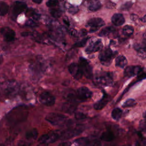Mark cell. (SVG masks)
<instances>
[{
    "label": "cell",
    "mask_w": 146,
    "mask_h": 146,
    "mask_svg": "<svg viewBox=\"0 0 146 146\" xmlns=\"http://www.w3.org/2000/svg\"><path fill=\"white\" fill-rule=\"evenodd\" d=\"M45 119L53 125H62L67 121V117L64 115L57 113H50L47 114Z\"/></svg>",
    "instance_id": "cell-1"
},
{
    "label": "cell",
    "mask_w": 146,
    "mask_h": 146,
    "mask_svg": "<svg viewBox=\"0 0 146 146\" xmlns=\"http://www.w3.org/2000/svg\"><path fill=\"white\" fill-rule=\"evenodd\" d=\"M114 56L115 54L111 49L110 47H107L100 51L99 55V59L103 65L108 66L111 64Z\"/></svg>",
    "instance_id": "cell-2"
},
{
    "label": "cell",
    "mask_w": 146,
    "mask_h": 146,
    "mask_svg": "<svg viewBox=\"0 0 146 146\" xmlns=\"http://www.w3.org/2000/svg\"><path fill=\"white\" fill-rule=\"evenodd\" d=\"M96 82L101 85L110 86L113 84L112 75L110 72H100L95 76Z\"/></svg>",
    "instance_id": "cell-3"
},
{
    "label": "cell",
    "mask_w": 146,
    "mask_h": 146,
    "mask_svg": "<svg viewBox=\"0 0 146 146\" xmlns=\"http://www.w3.org/2000/svg\"><path fill=\"white\" fill-rule=\"evenodd\" d=\"M83 127L78 125L75 127H71L67 129L62 131L60 133V138L62 140H66L73 137L74 136L79 135L83 131Z\"/></svg>",
    "instance_id": "cell-4"
},
{
    "label": "cell",
    "mask_w": 146,
    "mask_h": 146,
    "mask_svg": "<svg viewBox=\"0 0 146 146\" xmlns=\"http://www.w3.org/2000/svg\"><path fill=\"white\" fill-rule=\"evenodd\" d=\"M80 69L82 71L83 75L87 78L90 79L92 76V68L91 66L88 61L84 58H79V64Z\"/></svg>",
    "instance_id": "cell-5"
},
{
    "label": "cell",
    "mask_w": 146,
    "mask_h": 146,
    "mask_svg": "<svg viewBox=\"0 0 146 146\" xmlns=\"http://www.w3.org/2000/svg\"><path fill=\"white\" fill-rule=\"evenodd\" d=\"M59 138H60V133L58 132H52L41 136L38 141L41 144H50L56 141Z\"/></svg>",
    "instance_id": "cell-6"
},
{
    "label": "cell",
    "mask_w": 146,
    "mask_h": 146,
    "mask_svg": "<svg viewBox=\"0 0 146 146\" xmlns=\"http://www.w3.org/2000/svg\"><path fill=\"white\" fill-rule=\"evenodd\" d=\"M105 25L104 21L100 18H93L90 19L87 25L90 27V33H94L98 31L101 27Z\"/></svg>",
    "instance_id": "cell-7"
},
{
    "label": "cell",
    "mask_w": 146,
    "mask_h": 146,
    "mask_svg": "<svg viewBox=\"0 0 146 146\" xmlns=\"http://www.w3.org/2000/svg\"><path fill=\"white\" fill-rule=\"evenodd\" d=\"M103 47L102 40L100 39H94L89 43L85 51L87 54H91L101 50Z\"/></svg>",
    "instance_id": "cell-8"
},
{
    "label": "cell",
    "mask_w": 146,
    "mask_h": 146,
    "mask_svg": "<svg viewBox=\"0 0 146 146\" xmlns=\"http://www.w3.org/2000/svg\"><path fill=\"white\" fill-rule=\"evenodd\" d=\"M39 99L42 104L47 106H52L55 102V97L48 92H43L40 95Z\"/></svg>",
    "instance_id": "cell-9"
},
{
    "label": "cell",
    "mask_w": 146,
    "mask_h": 146,
    "mask_svg": "<svg viewBox=\"0 0 146 146\" xmlns=\"http://www.w3.org/2000/svg\"><path fill=\"white\" fill-rule=\"evenodd\" d=\"M92 92L86 87H81L76 91V97L80 100H86L92 96Z\"/></svg>",
    "instance_id": "cell-10"
},
{
    "label": "cell",
    "mask_w": 146,
    "mask_h": 146,
    "mask_svg": "<svg viewBox=\"0 0 146 146\" xmlns=\"http://www.w3.org/2000/svg\"><path fill=\"white\" fill-rule=\"evenodd\" d=\"M68 69L71 75L75 79H77V80L80 79L83 75L79 65L76 63H72L70 64L68 66Z\"/></svg>",
    "instance_id": "cell-11"
},
{
    "label": "cell",
    "mask_w": 146,
    "mask_h": 146,
    "mask_svg": "<svg viewBox=\"0 0 146 146\" xmlns=\"http://www.w3.org/2000/svg\"><path fill=\"white\" fill-rule=\"evenodd\" d=\"M0 32L3 36L4 40L6 42H10L13 41L14 39H15V31L9 27H5L2 28L1 29Z\"/></svg>",
    "instance_id": "cell-12"
},
{
    "label": "cell",
    "mask_w": 146,
    "mask_h": 146,
    "mask_svg": "<svg viewBox=\"0 0 146 146\" xmlns=\"http://www.w3.org/2000/svg\"><path fill=\"white\" fill-rule=\"evenodd\" d=\"M27 8V5L25 2L16 1L14 3L12 9V15L16 18L19 14L24 11Z\"/></svg>",
    "instance_id": "cell-13"
},
{
    "label": "cell",
    "mask_w": 146,
    "mask_h": 146,
    "mask_svg": "<svg viewBox=\"0 0 146 146\" xmlns=\"http://www.w3.org/2000/svg\"><path fill=\"white\" fill-rule=\"evenodd\" d=\"M143 68L139 66H129L127 67L124 70V76L128 78L137 75L141 71Z\"/></svg>",
    "instance_id": "cell-14"
},
{
    "label": "cell",
    "mask_w": 146,
    "mask_h": 146,
    "mask_svg": "<svg viewBox=\"0 0 146 146\" xmlns=\"http://www.w3.org/2000/svg\"><path fill=\"white\" fill-rule=\"evenodd\" d=\"M83 4L87 6L89 11L92 12L98 10L102 6L99 0H85Z\"/></svg>",
    "instance_id": "cell-15"
},
{
    "label": "cell",
    "mask_w": 146,
    "mask_h": 146,
    "mask_svg": "<svg viewBox=\"0 0 146 146\" xmlns=\"http://www.w3.org/2000/svg\"><path fill=\"white\" fill-rule=\"evenodd\" d=\"M111 21L114 25L119 26L123 25L124 23L125 19L123 14L120 13H116L112 15L111 18Z\"/></svg>",
    "instance_id": "cell-16"
},
{
    "label": "cell",
    "mask_w": 146,
    "mask_h": 146,
    "mask_svg": "<svg viewBox=\"0 0 146 146\" xmlns=\"http://www.w3.org/2000/svg\"><path fill=\"white\" fill-rule=\"evenodd\" d=\"M109 100H110L109 96L107 95H104L103 96V97L100 100H99V101H98L97 102H96L94 104V108L96 110H102L106 106V104L108 102Z\"/></svg>",
    "instance_id": "cell-17"
},
{
    "label": "cell",
    "mask_w": 146,
    "mask_h": 146,
    "mask_svg": "<svg viewBox=\"0 0 146 146\" xmlns=\"http://www.w3.org/2000/svg\"><path fill=\"white\" fill-rule=\"evenodd\" d=\"M75 142L77 143L79 145H99L100 143H99L98 141L94 140L91 141L90 139H89L87 137H80L76 139L75 140Z\"/></svg>",
    "instance_id": "cell-18"
},
{
    "label": "cell",
    "mask_w": 146,
    "mask_h": 146,
    "mask_svg": "<svg viewBox=\"0 0 146 146\" xmlns=\"http://www.w3.org/2000/svg\"><path fill=\"white\" fill-rule=\"evenodd\" d=\"M136 50L137 52V55L141 58H146V39H144V41L141 44L136 46Z\"/></svg>",
    "instance_id": "cell-19"
},
{
    "label": "cell",
    "mask_w": 146,
    "mask_h": 146,
    "mask_svg": "<svg viewBox=\"0 0 146 146\" xmlns=\"http://www.w3.org/2000/svg\"><path fill=\"white\" fill-rule=\"evenodd\" d=\"M76 104L75 102H71V101H67V103L64 104L63 106V110L68 113H73L76 108Z\"/></svg>",
    "instance_id": "cell-20"
},
{
    "label": "cell",
    "mask_w": 146,
    "mask_h": 146,
    "mask_svg": "<svg viewBox=\"0 0 146 146\" xmlns=\"http://www.w3.org/2000/svg\"><path fill=\"white\" fill-rule=\"evenodd\" d=\"M127 58L124 55H119L115 59L116 66L120 68H124L127 64Z\"/></svg>",
    "instance_id": "cell-21"
},
{
    "label": "cell",
    "mask_w": 146,
    "mask_h": 146,
    "mask_svg": "<svg viewBox=\"0 0 146 146\" xmlns=\"http://www.w3.org/2000/svg\"><path fill=\"white\" fill-rule=\"evenodd\" d=\"M114 137V135L111 131H107L102 133L100 136V139L105 141H111L113 140Z\"/></svg>",
    "instance_id": "cell-22"
},
{
    "label": "cell",
    "mask_w": 146,
    "mask_h": 146,
    "mask_svg": "<svg viewBox=\"0 0 146 146\" xmlns=\"http://www.w3.org/2000/svg\"><path fill=\"white\" fill-rule=\"evenodd\" d=\"M115 29L112 26H108L105 28H103L99 33V36H108L110 34L115 32Z\"/></svg>",
    "instance_id": "cell-23"
},
{
    "label": "cell",
    "mask_w": 146,
    "mask_h": 146,
    "mask_svg": "<svg viewBox=\"0 0 146 146\" xmlns=\"http://www.w3.org/2000/svg\"><path fill=\"white\" fill-rule=\"evenodd\" d=\"M38 136V132L36 129L33 128L26 133V138L28 140H35Z\"/></svg>",
    "instance_id": "cell-24"
},
{
    "label": "cell",
    "mask_w": 146,
    "mask_h": 146,
    "mask_svg": "<svg viewBox=\"0 0 146 146\" xmlns=\"http://www.w3.org/2000/svg\"><path fill=\"white\" fill-rule=\"evenodd\" d=\"M134 31L133 27L130 25H125L122 29V33L124 35L129 36L133 34Z\"/></svg>",
    "instance_id": "cell-25"
},
{
    "label": "cell",
    "mask_w": 146,
    "mask_h": 146,
    "mask_svg": "<svg viewBox=\"0 0 146 146\" xmlns=\"http://www.w3.org/2000/svg\"><path fill=\"white\" fill-rule=\"evenodd\" d=\"M122 115V110L119 108H114L111 113V116L113 119L115 120H119Z\"/></svg>",
    "instance_id": "cell-26"
},
{
    "label": "cell",
    "mask_w": 146,
    "mask_h": 146,
    "mask_svg": "<svg viewBox=\"0 0 146 146\" xmlns=\"http://www.w3.org/2000/svg\"><path fill=\"white\" fill-rule=\"evenodd\" d=\"M0 8H1V16L6 15L9 10V6L5 2H0Z\"/></svg>",
    "instance_id": "cell-27"
},
{
    "label": "cell",
    "mask_w": 146,
    "mask_h": 146,
    "mask_svg": "<svg viewBox=\"0 0 146 146\" xmlns=\"http://www.w3.org/2000/svg\"><path fill=\"white\" fill-rule=\"evenodd\" d=\"M136 102L135 99H127L122 105L123 107L124 108H128V107H133L136 105Z\"/></svg>",
    "instance_id": "cell-28"
},
{
    "label": "cell",
    "mask_w": 146,
    "mask_h": 146,
    "mask_svg": "<svg viewBox=\"0 0 146 146\" xmlns=\"http://www.w3.org/2000/svg\"><path fill=\"white\" fill-rule=\"evenodd\" d=\"M50 12L51 15L55 18H59L62 15V11L58 9L52 8L50 10Z\"/></svg>",
    "instance_id": "cell-29"
},
{
    "label": "cell",
    "mask_w": 146,
    "mask_h": 146,
    "mask_svg": "<svg viewBox=\"0 0 146 146\" xmlns=\"http://www.w3.org/2000/svg\"><path fill=\"white\" fill-rule=\"evenodd\" d=\"M88 39H89L88 37H86V38H83L80 41L74 44V47H82L86 45L87 40H88Z\"/></svg>",
    "instance_id": "cell-30"
},
{
    "label": "cell",
    "mask_w": 146,
    "mask_h": 146,
    "mask_svg": "<svg viewBox=\"0 0 146 146\" xmlns=\"http://www.w3.org/2000/svg\"><path fill=\"white\" fill-rule=\"evenodd\" d=\"M132 5H133V3L132 2H130V1L126 2L120 6V10H128L132 7Z\"/></svg>",
    "instance_id": "cell-31"
},
{
    "label": "cell",
    "mask_w": 146,
    "mask_h": 146,
    "mask_svg": "<svg viewBox=\"0 0 146 146\" xmlns=\"http://www.w3.org/2000/svg\"><path fill=\"white\" fill-rule=\"evenodd\" d=\"M139 129L141 131H146V119H144L140 121Z\"/></svg>",
    "instance_id": "cell-32"
},
{
    "label": "cell",
    "mask_w": 146,
    "mask_h": 146,
    "mask_svg": "<svg viewBox=\"0 0 146 146\" xmlns=\"http://www.w3.org/2000/svg\"><path fill=\"white\" fill-rule=\"evenodd\" d=\"M58 4V0H49L46 2V5L47 7H52L56 6Z\"/></svg>",
    "instance_id": "cell-33"
},
{
    "label": "cell",
    "mask_w": 146,
    "mask_h": 146,
    "mask_svg": "<svg viewBox=\"0 0 146 146\" xmlns=\"http://www.w3.org/2000/svg\"><path fill=\"white\" fill-rule=\"evenodd\" d=\"M75 117L78 120H81V119H84L87 117L86 115L82 112H76L75 114Z\"/></svg>",
    "instance_id": "cell-34"
},
{
    "label": "cell",
    "mask_w": 146,
    "mask_h": 146,
    "mask_svg": "<svg viewBox=\"0 0 146 146\" xmlns=\"http://www.w3.org/2000/svg\"><path fill=\"white\" fill-rule=\"evenodd\" d=\"M79 11V8L77 6H70L68 8V12L70 14H75Z\"/></svg>",
    "instance_id": "cell-35"
},
{
    "label": "cell",
    "mask_w": 146,
    "mask_h": 146,
    "mask_svg": "<svg viewBox=\"0 0 146 146\" xmlns=\"http://www.w3.org/2000/svg\"><path fill=\"white\" fill-rule=\"evenodd\" d=\"M35 11L34 9H27L26 10V15L28 16V17H31L35 13Z\"/></svg>",
    "instance_id": "cell-36"
},
{
    "label": "cell",
    "mask_w": 146,
    "mask_h": 146,
    "mask_svg": "<svg viewBox=\"0 0 146 146\" xmlns=\"http://www.w3.org/2000/svg\"><path fill=\"white\" fill-rule=\"evenodd\" d=\"M26 25L30 26V27H34L36 26V23L32 20H29L27 22H26Z\"/></svg>",
    "instance_id": "cell-37"
},
{
    "label": "cell",
    "mask_w": 146,
    "mask_h": 146,
    "mask_svg": "<svg viewBox=\"0 0 146 146\" xmlns=\"http://www.w3.org/2000/svg\"><path fill=\"white\" fill-rule=\"evenodd\" d=\"M106 6H107V8H108V9H113V8L115 7L116 4L112 2H108L107 3Z\"/></svg>",
    "instance_id": "cell-38"
},
{
    "label": "cell",
    "mask_w": 146,
    "mask_h": 146,
    "mask_svg": "<svg viewBox=\"0 0 146 146\" xmlns=\"http://www.w3.org/2000/svg\"><path fill=\"white\" fill-rule=\"evenodd\" d=\"M87 31L86 29H82L80 31V36H85L86 35Z\"/></svg>",
    "instance_id": "cell-39"
},
{
    "label": "cell",
    "mask_w": 146,
    "mask_h": 146,
    "mask_svg": "<svg viewBox=\"0 0 146 146\" xmlns=\"http://www.w3.org/2000/svg\"><path fill=\"white\" fill-rule=\"evenodd\" d=\"M138 18V16L136 14H131V19L132 20V21H136L137 19Z\"/></svg>",
    "instance_id": "cell-40"
},
{
    "label": "cell",
    "mask_w": 146,
    "mask_h": 146,
    "mask_svg": "<svg viewBox=\"0 0 146 146\" xmlns=\"http://www.w3.org/2000/svg\"><path fill=\"white\" fill-rule=\"evenodd\" d=\"M43 0H33V1L35 3H37V4H39L40 3L42 2Z\"/></svg>",
    "instance_id": "cell-41"
},
{
    "label": "cell",
    "mask_w": 146,
    "mask_h": 146,
    "mask_svg": "<svg viewBox=\"0 0 146 146\" xmlns=\"http://www.w3.org/2000/svg\"><path fill=\"white\" fill-rule=\"evenodd\" d=\"M143 22H146V14L142 18V19H141Z\"/></svg>",
    "instance_id": "cell-42"
},
{
    "label": "cell",
    "mask_w": 146,
    "mask_h": 146,
    "mask_svg": "<svg viewBox=\"0 0 146 146\" xmlns=\"http://www.w3.org/2000/svg\"><path fill=\"white\" fill-rule=\"evenodd\" d=\"M143 117L144 119H146V111L143 113Z\"/></svg>",
    "instance_id": "cell-43"
},
{
    "label": "cell",
    "mask_w": 146,
    "mask_h": 146,
    "mask_svg": "<svg viewBox=\"0 0 146 146\" xmlns=\"http://www.w3.org/2000/svg\"><path fill=\"white\" fill-rule=\"evenodd\" d=\"M0 15H1V8H0Z\"/></svg>",
    "instance_id": "cell-44"
},
{
    "label": "cell",
    "mask_w": 146,
    "mask_h": 146,
    "mask_svg": "<svg viewBox=\"0 0 146 146\" xmlns=\"http://www.w3.org/2000/svg\"><path fill=\"white\" fill-rule=\"evenodd\" d=\"M60 1H63V0H60Z\"/></svg>",
    "instance_id": "cell-45"
}]
</instances>
